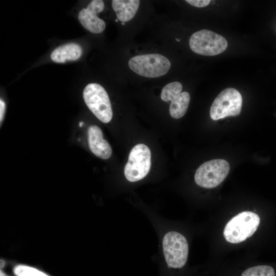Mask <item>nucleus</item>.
<instances>
[{
	"instance_id": "f257e3e1",
	"label": "nucleus",
	"mask_w": 276,
	"mask_h": 276,
	"mask_svg": "<svg viewBox=\"0 0 276 276\" xmlns=\"http://www.w3.org/2000/svg\"><path fill=\"white\" fill-rule=\"evenodd\" d=\"M260 219L254 212L244 211L232 218L225 226L223 235L231 243H239L251 237L257 231Z\"/></svg>"
},
{
	"instance_id": "f03ea898",
	"label": "nucleus",
	"mask_w": 276,
	"mask_h": 276,
	"mask_svg": "<svg viewBox=\"0 0 276 276\" xmlns=\"http://www.w3.org/2000/svg\"><path fill=\"white\" fill-rule=\"evenodd\" d=\"M163 251L168 266L180 269L187 263L189 252L186 238L179 233L171 231L166 233L163 239Z\"/></svg>"
},
{
	"instance_id": "7ed1b4c3",
	"label": "nucleus",
	"mask_w": 276,
	"mask_h": 276,
	"mask_svg": "<svg viewBox=\"0 0 276 276\" xmlns=\"http://www.w3.org/2000/svg\"><path fill=\"white\" fill-rule=\"evenodd\" d=\"M84 102L93 114L102 122L107 123L112 117L108 95L104 88L98 83L88 84L83 92Z\"/></svg>"
},
{
	"instance_id": "20e7f679",
	"label": "nucleus",
	"mask_w": 276,
	"mask_h": 276,
	"mask_svg": "<svg viewBox=\"0 0 276 276\" xmlns=\"http://www.w3.org/2000/svg\"><path fill=\"white\" fill-rule=\"evenodd\" d=\"M129 68L140 76L156 78L165 75L171 67L169 59L159 54H148L132 57Z\"/></svg>"
},
{
	"instance_id": "39448f33",
	"label": "nucleus",
	"mask_w": 276,
	"mask_h": 276,
	"mask_svg": "<svg viewBox=\"0 0 276 276\" xmlns=\"http://www.w3.org/2000/svg\"><path fill=\"white\" fill-rule=\"evenodd\" d=\"M227 44V40L222 36L206 29L195 32L189 40L192 51L204 56L218 55L226 49Z\"/></svg>"
},
{
	"instance_id": "423d86ee",
	"label": "nucleus",
	"mask_w": 276,
	"mask_h": 276,
	"mask_svg": "<svg viewBox=\"0 0 276 276\" xmlns=\"http://www.w3.org/2000/svg\"><path fill=\"white\" fill-rule=\"evenodd\" d=\"M228 163L222 159H215L201 165L196 171V183L205 188H213L219 185L229 171Z\"/></svg>"
},
{
	"instance_id": "0eeeda50",
	"label": "nucleus",
	"mask_w": 276,
	"mask_h": 276,
	"mask_svg": "<svg viewBox=\"0 0 276 276\" xmlns=\"http://www.w3.org/2000/svg\"><path fill=\"white\" fill-rule=\"evenodd\" d=\"M151 167V151L143 144L136 145L131 149L124 168L126 178L130 182H135L144 178Z\"/></svg>"
},
{
	"instance_id": "6e6552de",
	"label": "nucleus",
	"mask_w": 276,
	"mask_h": 276,
	"mask_svg": "<svg viewBox=\"0 0 276 276\" xmlns=\"http://www.w3.org/2000/svg\"><path fill=\"white\" fill-rule=\"evenodd\" d=\"M242 98L238 90L234 88L223 90L213 101L210 111L211 119L218 120L228 116L240 114Z\"/></svg>"
},
{
	"instance_id": "1a4fd4ad",
	"label": "nucleus",
	"mask_w": 276,
	"mask_h": 276,
	"mask_svg": "<svg viewBox=\"0 0 276 276\" xmlns=\"http://www.w3.org/2000/svg\"><path fill=\"white\" fill-rule=\"evenodd\" d=\"M182 86L177 81L166 85L162 89L160 98L170 102L169 112L174 119H178L186 113L190 101V95L187 91L181 92Z\"/></svg>"
},
{
	"instance_id": "9d476101",
	"label": "nucleus",
	"mask_w": 276,
	"mask_h": 276,
	"mask_svg": "<svg viewBox=\"0 0 276 276\" xmlns=\"http://www.w3.org/2000/svg\"><path fill=\"white\" fill-rule=\"evenodd\" d=\"M104 8V3L102 0L91 1L86 8L79 13L78 19L82 26L87 30L94 34L102 33L105 29L104 20L98 17L97 14Z\"/></svg>"
},
{
	"instance_id": "9b49d317",
	"label": "nucleus",
	"mask_w": 276,
	"mask_h": 276,
	"mask_svg": "<svg viewBox=\"0 0 276 276\" xmlns=\"http://www.w3.org/2000/svg\"><path fill=\"white\" fill-rule=\"evenodd\" d=\"M88 143L91 152L103 159L109 158L112 149L108 142L103 139L102 130L97 125H90L87 130Z\"/></svg>"
},
{
	"instance_id": "f8f14e48",
	"label": "nucleus",
	"mask_w": 276,
	"mask_h": 276,
	"mask_svg": "<svg viewBox=\"0 0 276 276\" xmlns=\"http://www.w3.org/2000/svg\"><path fill=\"white\" fill-rule=\"evenodd\" d=\"M82 49L76 43H68L60 45L52 52L51 58L56 63H64L67 61H74L81 56Z\"/></svg>"
},
{
	"instance_id": "ddd939ff",
	"label": "nucleus",
	"mask_w": 276,
	"mask_h": 276,
	"mask_svg": "<svg viewBox=\"0 0 276 276\" xmlns=\"http://www.w3.org/2000/svg\"><path fill=\"white\" fill-rule=\"evenodd\" d=\"M140 3L139 0H113L111 2L117 18L122 22H127L134 17Z\"/></svg>"
},
{
	"instance_id": "4468645a",
	"label": "nucleus",
	"mask_w": 276,
	"mask_h": 276,
	"mask_svg": "<svg viewBox=\"0 0 276 276\" xmlns=\"http://www.w3.org/2000/svg\"><path fill=\"white\" fill-rule=\"evenodd\" d=\"M239 276H276V271L271 266L258 265L244 269Z\"/></svg>"
},
{
	"instance_id": "2eb2a0df",
	"label": "nucleus",
	"mask_w": 276,
	"mask_h": 276,
	"mask_svg": "<svg viewBox=\"0 0 276 276\" xmlns=\"http://www.w3.org/2000/svg\"><path fill=\"white\" fill-rule=\"evenodd\" d=\"M13 272L16 276H49L36 268L24 265L16 266Z\"/></svg>"
},
{
	"instance_id": "dca6fc26",
	"label": "nucleus",
	"mask_w": 276,
	"mask_h": 276,
	"mask_svg": "<svg viewBox=\"0 0 276 276\" xmlns=\"http://www.w3.org/2000/svg\"><path fill=\"white\" fill-rule=\"evenodd\" d=\"M186 2L190 4L191 5L198 7L202 8L207 6L210 3V0H187Z\"/></svg>"
},
{
	"instance_id": "f3484780",
	"label": "nucleus",
	"mask_w": 276,
	"mask_h": 276,
	"mask_svg": "<svg viewBox=\"0 0 276 276\" xmlns=\"http://www.w3.org/2000/svg\"><path fill=\"white\" fill-rule=\"evenodd\" d=\"M6 110V104L5 102L1 99L0 100V122L1 125L3 121L4 114Z\"/></svg>"
},
{
	"instance_id": "a211bd4d",
	"label": "nucleus",
	"mask_w": 276,
	"mask_h": 276,
	"mask_svg": "<svg viewBox=\"0 0 276 276\" xmlns=\"http://www.w3.org/2000/svg\"><path fill=\"white\" fill-rule=\"evenodd\" d=\"M0 276H9V275L6 274L2 270H1Z\"/></svg>"
},
{
	"instance_id": "6ab92c4d",
	"label": "nucleus",
	"mask_w": 276,
	"mask_h": 276,
	"mask_svg": "<svg viewBox=\"0 0 276 276\" xmlns=\"http://www.w3.org/2000/svg\"><path fill=\"white\" fill-rule=\"evenodd\" d=\"M83 124H84V123H83V122H80V123H79V126H80V127H82Z\"/></svg>"
},
{
	"instance_id": "aec40b11",
	"label": "nucleus",
	"mask_w": 276,
	"mask_h": 276,
	"mask_svg": "<svg viewBox=\"0 0 276 276\" xmlns=\"http://www.w3.org/2000/svg\"><path fill=\"white\" fill-rule=\"evenodd\" d=\"M122 25H125V22H122Z\"/></svg>"
}]
</instances>
